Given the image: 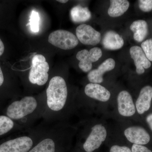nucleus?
Masks as SVG:
<instances>
[{
	"instance_id": "cd10ccee",
	"label": "nucleus",
	"mask_w": 152,
	"mask_h": 152,
	"mask_svg": "<svg viewBox=\"0 0 152 152\" xmlns=\"http://www.w3.org/2000/svg\"><path fill=\"white\" fill-rule=\"evenodd\" d=\"M4 82V77L3 72L0 67V87L3 84Z\"/></svg>"
},
{
	"instance_id": "5701e85b",
	"label": "nucleus",
	"mask_w": 152,
	"mask_h": 152,
	"mask_svg": "<svg viewBox=\"0 0 152 152\" xmlns=\"http://www.w3.org/2000/svg\"><path fill=\"white\" fill-rule=\"evenodd\" d=\"M139 7L142 12H151L152 10V0H140L139 1Z\"/></svg>"
},
{
	"instance_id": "6e6552de",
	"label": "nucleus",
	"mask_w": 152,
	"mask_h": 152,
	"mask_svg": "<svg viewBox=\"0 0 152 152\" xmlns=\"http://www.w3.org/2000/svg\"><path fill=\"white\" fill-rule=\"evenodd\" d=\"M91 130L83 145L84 149L87 152H92L99 148L105 140L107 136L105 128L102 124L95 125Z\"/></svg>"
},
{
	"instance_id": "0eeeda50",
	"label": "nucleus",
	"mask_w": 152,
	"mask_h": 152,
	"mask_svg": "<svg viewBox=\"0 0 152 152\" xmlns=\"http://www.w3.org/2000/svg\"><path fill=\"white\" fill-rule=\"evenodd\" d=\"M41 134L42 140L28 152H55L58 136V126Z\"/></svg>"
},
{
	"instance_id": "a878e982",
	"label": "nucleus",
	"mask_w": 152,
	"mask_h": 152,
	"mask_svg": "<svg viewBox=\"0 0 152 152\" xmlns=\"http://www.w3.org/2000/svg\"><path fill=\"white\" fill-rule=\"evenodd\" d=\"M146 121L152 131V113L150 114L147 117Z\"/></svg>"
},
{
	"instance_id": "1a4fd4ad",
	"label": "nucleus",
	"mask_w": 152,
	"mask_h": 152,
	"mask_svg": "<svg viewBox=\"0 0 152 152\" xmlns=\"http://www.w3.org/2000/svg\"><path fill=\"white\" fill-rule=\"evenodd\" d=\"M76 33L78 39L83 45L95 46L101 40L100 33L90 25H80L76 29Z\"/></svg>"
},
{
	"instance_id": "c85d7f7f",
	"label": "nucleus",
	"mask_w": 152,
	"mask_h": 152,
	"mask_svg": "<svg viewBox=\"0 0 152 152\" xmlns=\"http://www.w3.org/2000/svg\"><path fill=\"white\" fill-rule=\"evenodd\" d=\"M57 1L59 2L60 3H63V4H65V3L67 2L68 1L67 0H60V1L58 0V1Z\"/></svg>"
},
{
	"instance_id": "f257e3e1",
	"label": "nucleus",
	"mask_w": 152,
	"mask_h": 152,
	"mask_svg": "<svg viewBox=\"0 0 152 152\" xmlns=\"http://www.w3.org/2000/svg\"><path fill=\"white\" fill-rule=\"evenodd\" d=\"M68 98V89L64 79L55 76L50 80L46 90V104L43 117L48 121H58L64 109Z\"/></svg>"
},
{
	"instance_id": "bb28decb",
	"label": "nucleus",
	"mask_w": 152,
	"mask_h": 152,
	"mask_svg": "<svg viewBox=\"0 0 152 152\" xmlns=\"http://www.w3.org/2000/svg\"><path fill=\"white\" fill-rule=\"evenodd\" d=\"M4 46L2 41L0 39V56L4 53Z\"/></svg>"
},
{
	"instance_id": "9b49d317",
	"label": "nucleus",
	"mask_w": 152,
	"mask_h": 152,
	"mask_svg": "<svg viewBox=\"0 0 152 152\" xmlns=\"http://www.w3.org/2000/svg\"><path fill=\"white\" fill-rule=\"evenodd\" d=\"M124 135L131 143L136 145H144L150 142V135L144 128L140 126H132L126 129Z\"/></svg>"
},
{
	"instance_id": "412c9836",
	"label": "nucleus",
	"mask_w": 152,
	"mask_h": 152,
	"mask_svg": "<svg viewBox=\"0 0 152 152\" xmlns=\"http://www.w3.org/2000/svg\"><path fill=\"white\" fill-rule=\"evenodd\" d=\"M39 21L40 17L38 12L33 10L30 16L29 23L27 26L29 25L30 28L33 32H38L39 30Z\"/></svg>"
},
{
	"instance_id": "423d86ee",
	"label": "nucleus",
	"mask_w": 152,
	"mask_h": 152,
	"mask_svg": "<svg viewBox=\"0 0 152 152\" xmlns=\"http://www.w3.org/2000/svg\"><path fill=\"white\" fill-rule=\"evenodd\" d=\"M102 56V50L99 48H94L89 51L84 49L78 52L76 55L77 59L80 61L79 67L83 72H88L92 69V63L96 62Z\"/></svg>"
},
{
	"instance_id": "9d476101",
	"label": "nucleus",
	"mask_w": 152,
	"mask_h": 152,
	"mask_svg": "<svg viewBox=\"0 0 152 152\" xmlns=\"http://www.w3.org/2000/svg\"><path fill=\"white\" fill-rule=\"evenodd\" d=\"M118 111L120 115L124 117H131L135 113V107L132 98L127 91L120 92L117 98Z\"/></svg>"
},
{
	"instance_id": "f3484780",
	"label": "nucleus",
	"mask_w": 152,
	"mask_h": 152,
	"mask_svg": "<svg viewBox=\"0 0 152 152\" xmlns=\"http://www.w3.org/2000/svg\"><path fill=\"white\" fill-rule=\"evenodd\" d=\"M130 29L134 33V39L138 42H141L146 38L148 33V27L147 22L139 20L133 22Z\"/></svg>"
},
{
	"instance_id": "4be33fe9",
	"label": "nucleus",
	"mask_w": 152,
	"mask_h": 152,
	"mask_svg": "<svg viewBox=\"0 0 152 152\" xmlns=\"http://www.w3.org/2000/svg\"><path fill=\"white\" fill-rule=\"evenodd\" d=\"M141 48L148 60L150 62L152 61V39H148L143 42Z\"/></svg>"
},
{
	"instance_id": "ddd939ff",
	"label": "nucleus",
	"mask_w": 152,
	"mask_h": 152,
	"mask_svg": "<svg viewBox=\"0 0 152 152\" xmlns=\"http://www.w3.org/2000/svg\"><path fill=\"white\" fill-rule=\"evenodd\" d=\"M115 62L113 58L107 59L102 63L97 69L93 70L88 74V78L92 83L99 84L104 81L103 75L106 72L113 69Z\"/></svg>"
},
{
	"instance_id": "20e7f679",
	"label": "nucleus",
	"mask_w": 152,
	"mask_h": 152,
	"mask_svg": "<svg viewBox=\"0 0 152 152\" xmlns=\"http://www.w3.org/2000/svg\"><path fill=\"white\" fill-rule=\"evenodd\" d=\"M37 136V134L25 135L7 141L0 145V152H28Z\"/></svg>"
},
{
	"instance_id": "393cba45",
	"label": "nucleus",
	"mask_w": 152,
	"mask_h": 152,
	"mask_svg": "<svg viewBox=\"0 0 152 152\" xmlns=\"http://www.w3.org/2000/svg\"><path fill=\"white\" fill-rule=\"evenodd\" d=\"M110 152H132L130 149L126 146H113L110 150Z\"/></svg>"
},
{
	"instance_id": "39448f33",
	"label": "nucleus",
	"mask_w": 152,
	"mask_h": 152,
	"mask_svg": "<svg viewBox=\"0 0 152 152\" xmlns=\"http://www.w3.org/2000/svg\"><path fill=\"white\" fill-rule=\"evenodd\" d=\"M48 41L54 46L64 50L73 49L79 44L78 39L76 36L64 30H57L51 33Z\"/></svg>"
},
{
	"instance_id": "aec40b11",
	"label": "nucleus",
	"mask_w": 152,
	"mask_h": 152,
	"mask_svg": "<svg viewBox=\"0 0 152 152\" xmlns=\"http://www.w3.org/2000/svg\"><path fill=\"white\" fill-rule=\"evenodd\" d=\"M15 126L12 120L5 115H0V136L7 134L12 130Z\"/></svg>"
},
{
	"instance_id": "a211bd4d",
	"label": "nucleus",
	"mask_w": 152,
	"mask_h": 152,
	"mask_svg": "<svg viewBox=\"0 0 152 152\" xmlns=\"http://www.w3.org/2000/svg\"><path fill=\"white\" fill-rule=\"evenodd\" d=\"M108 14L112 18L121 16L127 11L130 4L127 0H111Z\"/></svg>"
},
{
	"instance_id": "f03ea898",
	"label": "nucleus",
	"mask_w": 152,
	"mask_h": 152,
	"mask_svg": "<svg viewBox=\"0 0 152 152\" xmlns=\"http://www.w3.org/2000/svg\"><path fill=\"white\" fill-rule=\"evenodd\" d=\"M46 102H39L33 96H26L14 101L8 107L7 116L13 121L23 124V127L29 125L40 117H43Z\"/></svg>"
},
{
	"instance_id": "f8f14e48",
	"label": "nucleus",
	"mask_w": 152,
	"mask_h": 152,
	"mask_svg": "<svg viewBox=\"0 0 152 152\" xmlns=\"http://www.w3.org/2000/svg\"><path fill=\"white\" fill-rule=\"evenodd\" d=\"M130 54L134 60L136 67V72L138 75H142L145 72V69L151 67V64L147 58L141 47L134 46L130 49Z\"/></svg>"
},
{
	"instance_id": "b1692460",
	"label": "nucleus",
	"mask_w": 152,
	"mask_h": 152,
	"mask_svg": "<svg viewBox=\"0 0 152 152\" xmlns=\"http://www.w3.org/2000/svg\"><path fill=\"white\" fill-rule=\"evenodd\" d=\"M132 152H152L147 147L142 145L133 144L132 148Z\"/></svg>"
},
{
	"instance_id": "dca6fc26",
	"label": "nucleus",
	"mask_w": 152,
	"mask_h": 152,
	"mask_svg": "<svg viewBox=\"0 0 152 152\" xmlns=\"http://www.w3.org/2000/svg\"><path fill=\"white\" fill-rule=\"evenodd\" d=\"M102 43L105 49L115 50L121 48L124 41L118 34L114 31H110L105 34Z\"/></svg>"
},
{
	"instance_id": "7ed1b4c3",
	"label": "nucleus",
	"mask_w": 152,
	"mask_h": 152,
	"mask_svg": "<svg viewBox=\"0 0 152 152\" xmlns=\"http://www.w3.org/2000/svg\"><path fill=\"white\" fill-rule=\"evenodd\" d=\"M49 69L50 67L45 57L42 55H36L33 58L29 81L32 84L44 86L48 80Z\"/></svg>"
},
{
	"instance_id": "6ab92c4d",
	"label": "nucleus",
	"mask_w": 152,
	"mask_h": 152,
	"mask_svg": "<svg viewBox=\"0 0 152 152\" xmlns=\"http://www.w3.org/2000/svg\"><path fill=\"white\" fill-rule=\"evenodd\" d=\"M71 18L75 23H83L88 20L91 18V14L87 7L82 6H75L71 10Z\"/></svg>"
},
{
	"instance_id": "2eb2a0df",
	"label": "nucleus",
	"mask_w": 152,
	"mask_h": 152,
	"mask_svg": "<svg viewBox=\"0 0 152 152\" xmlns=\"http://www.w3.org/2000/svg\"><path fill=\"white\" fill-rule=\"evenodd\" d=\"M152 99V87L149 86L143 87L136 102V108L139 114H143L149 110Z\"/></svg>"
},
{
	"instance_id": "4468645a",
	"label": "nucleus",
	"mask_w": 152,
	"mask_h": 152,
	"mask_svg": "<svg viewBox=\"0 0 152 152\" xmlns=\"http://www.w3.org/2000/svg\"><path fill=\"white\" fill-rule=\"evenodd\" d=\"M85 93L89 97L97 100L106 102L110 99L111 94L104 87L99 84H88L85 88Z\"/></svg>"
}]
</instances>
